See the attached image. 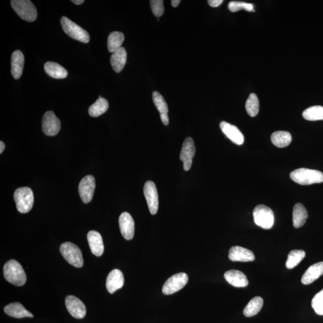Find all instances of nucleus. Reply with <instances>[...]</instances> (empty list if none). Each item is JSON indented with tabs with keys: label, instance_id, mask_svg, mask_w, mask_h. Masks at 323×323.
I'll return each instance as SVG.
<instances>
[{
	"label": "nucleus",
	"instance_id": "ea45409f",
	"mask_svg": "<svg viewBox=\"0 0 323 323\" xmlns=\"http://www.w3.org/2000/svg\"><path fill=\"white\" fill-rule=\"evenodd\" d=\"M72 2L75 5H80L84 2V0H73Z\"/></svg>",
	"mask_w": 323,
	"mask_h": 323
},
{
	"label": "nucleus",
	"instance_id": "393cba45",
	"mask_svg": "<svg viewBox=\"0 0 323 323\" xmlns=\"http://www.w3.org/2000/svg\"><path fill=\"white\" fill-rule=\"evenodd\" d=\"M307 209L301 203H296L293 210V224L295 228H299L304 225L308 219Z\"/></svg>",
	"mask_w": 323,
	"mask_h": 323
},
{
	"label": "nucleus",
	"instance_id": "4468645a",
	"mask_svg": "<svg viewBox=\"0 0 323 323\" xmlns=\"http://www.w3.org/2000/svg\"><path fill=\"white\" fill-rule=\"evenodd\" d=\"M119 223L122 236L127 240L133 239L135 232V223L133 218L127 212L121 214Z\"/></svg>",
	"mask_w": 323,
	"mask_h": 323
},
{
	"label": "nucleus",
	"instance_id": "f03ea898",
	"mask_svg": "<svg viewBox=\"0 0 323 323\" xmlns=\"http://www.w3.org/2000/svg\"><path fill=\"white\" fill-rule=\"evenodd\" d=\"M290 178L301 185H311L323 182V173L318 170L299 168L290 173Z\"/></svg>",
	"mask_w": 323,
	"mask_h": 323
},
{
	"label": "nucleus",
	"instance_id": "f257e3e1",
	"mask_svg": "<svg viewBox=\"0 0 323 323\" xmlns=\"http://www.w3.org/2000/svg\"><path fill=\"white\" fill-rule=\"evenodd\" d=\"M3 274L7 281L17 286L25 284L26 276L21 265L15 260H10L5 263Z\"/></svg>",
	"mask_w": 323,
	"mask_h": 323
},
{
	"label": "nucleus",
	"instance_id": "7ed1b4c3",
	"mask_svg": "<svg viewBox=\"0 0 323 323\" xmlns=\"http://www.w3.org/2000/svg\"><path fill=\"white\" fill-rule=\"evenodd\" d=\"M11 5L18 16L25 21L32 22L37 18V11L33 3L29 0H12Z\"/></svg>",
	"mask_w": 323,
	"mask_h": 323
},
{
	"label": "nucleus",
	"instance_id": "c85d7f7f",
	"mask_svg": "<svg viewBox=\"0 0 323 323\" xmlns=\"http://www.w3.org/2000/svg\"><path fill=\"white\" fill-rule=\"evenodd\" d=\"M125 37L123 33L118 32L111 33L107 40L108 51L113 53L121 49Z\"/></svg>",
	"mask_w": 323,
	"mask_h": 323
},
{
	"label": "nucleus",
	"instance_id": "bb28decb",
	"mask_svg": "<svg viewBox=\"0 0 323 323\" xmlns=\"http://www.w3.org/2000/svg\"><path fill=\"white\" fill-rule=\"evenodd\" d=\"M271 141L274 145L279 148H284L290 145L292 137L290 132L287 131H276L271 135Z\"/></svg>",
	"mask_w": 323,
	"mask_h": 323
},
{
	"label": "nucleus",
	"instance_id": "473e14b6",
	"mask_svg": "<svg viewBox=\"0 0 323 323\" xmlns=\"http://www.w3.org/2000/svg\"><path fill=\"white\" fill-rule=\"evenodd\" d=\"M246 109L251 117H255L258 114L259 111V101L256 94L253 93L250 95L246 101Z\"/></svg>",
	"mask_w": 323,
	"mask_h": 323
},
{
	"label": "nucleus",
	"instance_id": "9b49d317",
	"mask_svg": "<svg viewBox=\"0 0 323 323\" xmlns=\"http://www.w3.org/2000/svg\"><path fill=\"white\" fill-rule=\"evenodd\" d=\"M42 129L47 136H55L61 129V122L53 111H47L42 120Z\"/></svg>",
	"mask_w": 323,
	"mask_h": 323
},
{
	"label": "nucleus",
	"instance_id": "aec40b11",
	"mask_svg": "<svg viewBox=\"0 0 323 323\" xmlns=\"http://www.w3.org/2000/svg\"><path fill=\"white\" fill-rule=\"evenodd\" d=\"M24 63V56L21 51L15 50L11 58V73L15 79L18 80L21 77Z\"/></svg>",
	"mask_w": 323,
	"mask_h": 323
},
{
	"label": "nucleus",
	"instance_id": "c756f323",
	"mask_svg": "<svg viewBox=\"0 0 323 323\" xmlns=\"http://www.w3.org/2000/svg\"><path fill=\"white\" fill-rule=\"evenodd\" d=\"M109 104L104 98H99L89 108V113L92 117L97 118L103 114L108 109Z\"/></svg>",
	"mask_w": 323,
	"mask_h": 323
},
{
	"label": "nucleus",
	"instance_id": "2eb2a0df",
	"mask_svg": "<svg viewBox=\"0 0 323 323\" xmlns=\"http://www.w3.org/2000/svg\"><path fill=\"white\" fill-rule=\"evenodd\" d=\"M220 127L223 133L233 143L239 145L244 143V135L236 126L223 121L221 122Z\"/></svg>",
	"mask_w": 323,
	"mask_h": 323
},
{
	"label": "nucleus",
	"instance_id": "cd10ccee",
	"mask_svg": "<svg viewBox=\"0 0 323 323\" xmlns=\"http://www.w3.org/2000/svg\"><path fill=\"white\" fill-rule=\"evenodd\" d=\"M263 305V299L260 297H254L244 308L243 314L247 317L256 315L261 310Z\"/></svg>",
	"mask_w": 323,
	"mask_h": 323
},
{
	"label": "nucleus",
	"instance_id": "9d476101",
	"mask_svg": "<svg viewBox=\"0 0 323 323\" xmlns=\"http://www.w3.org/2000/svg\"><path fill=\"white\" fill-rule=\"evenodd\" d=\"M144 194L150 212L155 215L157 213L159 208V197L154 182L148 181L145 183Z\"/></svg>",
	"mask_w": 323,
	"mask_h": 323
},
{
	"label": "nucleus",
	"instance_id": "412c9836",
	"mask_svg": "<svg viewBox=\"0 0 323 323\" xmlns=\"http://www.w3.org/2000/svg\"><path fill=\"white\" fill-rule=\"evenodd\" d=\"M323 275V261L309 267L302 278V283L305 285L310 284Z\"/></svg>",
	"mask_w": 323,
	"mask_h": 323
},
{
	"label": "nucleus",
	"instance_id": "dca6fc26",
	"mask_svg": "<svg viewBox=\"0 0 323 323\" xmlns=\"http://www.w3.org/2000/svg\"><path fill=\"white\" fill-rule=\"evenodd\" d=\"M229 258L231 261L248 262L255 259L254 253L251 250L240 246L231 248L229 253Z\"/></svg>",
	"mask_w": 323,
	"mask_h": 323
},
{
	"label": "nucleus",
	"instance_id": "20e7f679",
	"mask_svg": "<svg viewBox=\"0 0 323 323\" xmlns=\"http://www.w3.org/2000/svg\"><path fill=\"white\" fill-rule=\"evenodd\" d=\"M14 199L17 210L23 214L30 212L34 204V195L32 190L28 187H23L16 190Z\"/></svg>",
	"mask_w": 323,
	"mask_h": 323
},
{
	"label": "nucleus",
	"instance_id": "423d86ee",
	"mask_svg": "<svg viewBox=\"0 0 323 323\" xmlns=\"http://www.w3.org/2000/svg\"><path fill=\"white\" fill-rule=\"evenodd\" d=\"M60 252L65 259L74 267H83L82 253L76 245L69 242L64 243L61 244Z\"/></svg>",
	"mask_w": 323,
	"mask_h": 323
},
{
	"label": "nucleus",
	"instance_id": "ddd939ff",
	"mask_svg": "<svg viewBox=\"0 0 323 323\" xmlns=\"http://www.w3.org/2000/svg\"><path fill=\"white\" fill-rule=\"evenodd\" d=\"M66 305L68 311L77 319H82L86 314L85 305L79 299L74 296H68L66 298Z\"/></svg>",
	"mask_w": 323,
	"mask_h": 323
},
{
	"label": "nucleus",
	"instance_id": "f3484780",
	"mask_svg": "<svg viewBox=\"0 0 323 323\" xmlns=\"http://www.w3.org/2000/svg\"><path fill=\"white\" fill-rule=\"evenodd\" d=\"M124 277L122 272L118 269L111 271L106 281V287L110 293H113L124 286Z\"/></svg>",
	"mask_w": 323,
	"mask_h": 323
},
{
	"label": "nucleus",
	"instance_id": "e433bc0d",
	"mask_svg": "<svg viewBox=\"0 0 323 323\" xmlns=\"http://www.w3.org/2000/svg\"><path fill=\"white\" fill-rule=\"evenodd\" d=\"M223 2V0H210L208 1L209 5L212 8L219 7Z\"/></svg>",
	"mask_w": 323,
	"mask_h": 323
},
{
	"label": "nucleus",
	"instance_id": "f704fd0d",
	"mask_svg": "<svg viewBox=\"0 0 323 323\" xmlns=\"http://www.w3.org/2000/svg\"><path fill=\"white\" fill-rule=\"evenodd\" d=\"M311 305L316 314L323 315V290L315 295L312 299Z\"/></svg>",
	"mask_w": 323,
	"mask_h": 323
},
{
	"label": "nucleus",
	"instance_id": "c9c22d12",
	"mask_svg": "<svg viewBox=\"0 0 323 323\" xmlns=\"http://www.w3.org/2000/svg\"><path fill=\"white\" fill-rule=\"evenodd\" d=\"M150 3L153 13L156 17L159 18L164 14V6L163 0H152Z\"/></svg>",
	"mask_w": 323,
	"mask_h": 323
},
{
	"label": "nucleus",
	"instance_id": "f8f14e48",
	"mask_svg": "<svg viewBox=\"0 0 323 323\" xmlns=\"http://www.w3.org/2000/svg\"><path fill=\"white\" fill-rule=\"evenodd\" d=\"M95 189V180L91 175L85 176L81 180L79 186V193L84 203H90L93 198Z\"/></svg>",
	"mask_w": 323,
	"mask_h": 323
},
{
	"label": "nucleus",
	"instance_id": "0eeeda50",
	"mask_svg": "<svg viewBox=\"0 0 323 323\" xmlns=\"http://www.w3.org/2000/svg\"><path fill=\"white\" fill-rule=\"evenodd\" d=\"M253 218L256 225L264 229H270L274 226V215L273 210L265 205L255 207Z\"/></svg>",
	"mask_w": 323,
	"mask_h": 323
},
{
	"label": "nucleus",
	"instance_id": "58836bf2",
	"mask_svg": "<svg viewBox=\"0 0 323 323\" xmlns=\"http://www.w3.org/2000/svg\"><path fill=\"white\" fill-rule=\"evenodd\" d=\"M6 145L3 141H0V154H2L3 151H5Z\"/></svg>",
	"mask_w": 323,
	"mask_h": 323
},
{
	"label": "nucleus",
	"instance_id": "2f4dec72",
	"mask_svg": "<svg viewBox=\"0 0 323 323\" xmlns=\"http://www.w3.org/2000/svg\"><path fill=\"white\" fill-rule=\"evenodd\" d=\"M306 253L304 250H294L290 251L288 255L286 261V267L288 269H293L304 259Z\"/></svg>",
	"mask_w": 323,
	"mask_h": 323
},
{
	"label": "nucleus",
	"instance_id": "1a4fd4ad",
	"mask_svg": "<svg viewBox=\"0 0 323 323\" xmlns=\"http://www.w3.org/2000/svg\"><path fill=\"white\" fill-rule=\"evenodd\" d=\"M195 151V145L193 139L191 137L187 138L183 142L180 155V159L183 163V168L186 171L191 168Z\"/></svg>",
	"mask_w": 323,
	"mask_h": 323
},
{
	"label": "nucleus",
	"instance_id": "72a5a7b5",
	"mask_svg": "<svg viewBox=\"0 0 323 323\" xmlns=\"http://www.w3.org/2000/svg\"><path fill=\"white\" fill-rule=\"evenodd\" d=\"M228 8L230 12H236L239 10L244 9L248 12H254V5L251 3L241 2H230Z\"/></svg>",
	"mask_w": 323,
	"mask_h": 323
},
{
	"label": "nucleus",
	"instance_id": "6ab92c4d",
	"mask_svg": "<svg viewBox=\"0 0 323 323\" xmlns=\"http://www.w3.org/2000/svg\"><path fill=\"white\" fill-rule=\"evenodd\" d=\"M227 283L234 287H246L249 285V281L246 275L242 272L237 270H230L224 275Z\"/></svg>",
	"mask_w": 323,
	"mask_h": 323
},
{
	"label": "nucleus",
	"instance_id": "b1692460",
	"mask_svg": "<svg viewBox=\"0 0 323 323\" xmlns=\"http://www.w3.org/2000/svg\"><path fill=\"white\" fill-rule=\"evenodd\" d=\"M127 53L124 47L112 54L110 63L115 72H121L127 63Z\"/></svg>",
	"mask_w": 323,
	"mask_h": 323
},
{
	"label": "nucleus",
	"instance_id": "a211bd4d",
	"mask_svg": "<svg viewBox=\"0 0 323 323\" xmlns=\"http://www.w3.org/2000/svg\"><path fill=\"white\" fill-rule=\"evenodd\" d=\"M87 238L92 253L98 257L102 256L104 247L101 234L97 231L91 230L88 232Z\"/></svg>",
	"mask_w": 323,
	"mask_h": 323
},
{
	"label": "nucleus",
	"instance_id": "39448f33",
	"mask_svg": "<svg viewBox=\"0 0 323 323\" xmlns=\"http://www.w3.org/2000/svg\"><path fill=\"white\" fill-rule=\"evenodd\" d=\"M61 25H62L64 32L67 35L74 40L79 41L80 42L87 43L90 42V37L89 34L76 23L63 16L61 19Z\"/></svg>",
	"mask_w": 323,
	"mask_h": 323
},
{
	"label": "nucleus",
	"instance_id": "4be33fe9",
	"mask_svg": "<svg viewBox=\"0 0 323 323\" xmlns=\"http://www.w3.org/2000/svg\"><path fill=\"white\" fill-rule=\"evenodd\" d=\"M153 101L160 113L162 123L165 125L169 124L168 107L162 95L158 92L153 93Z\"/></svg>",
	"mask_w": 323,
	"mask_h": 323
},
{
	"label": "nucleus",
	"instance_id": "a878e982",
	"mask_svg": "<svg viewBox=\"0 0 323 323\" xmlns=\"http://www.w3.org/2000/svg\"><path fill=\"white\" fill-rule=\"evenodd\" d=\"M45 72L49 76L56 79H65L67 77V71L60 64L53 62H47L45 64Z\"/></svg>",
	"mask_w": 323,
	"mask_h": 323
},
{
	"label": "nucleus",
	"instance_id": "7c9ffc66",
	"mask_svg": "<svg viewBox=\"0 0 323 323\" xmlns=\"http://www.w3.org/2000/svg\"><path fill=\"white\" fill-rule=\"evenodd\" d=\"M302 116L305 120L309 121H317L323 120V107L317 105L309 107L305 110Z\"/></svg>",
	"mask_w": 323,
	"mask_h": 323
},
{
	"label": "nucleus",
	"instance_id": "6e6552de",
	"mask_svg": "<svg viewBox=\"0 0 323 323\" xmlns=\"http://www.w3.org/2000/svg\"><path fill=\"white\" fill-rule=\"evenodd\" d=\"M188 275L180 273L168 279L163 286L162 292L165 295H172L181 290L188 283Z\"/></svg>",
	"mask_w": 323,
	"mask_h": 323
},
{
	"label": "nucleus",
	"instance_id": "4c0bfd02",
	"mask_svg": "<svg viewBox=\"0 0 323 323\" xmlns=\"http://www.w3.org/2000/svg\"><path fill=\"white\" fill-rule=\"evenodd\" d=\"M171 2L173 8H177L180 5V3H181V1H180V0H172Z\"/></svg>",
	"mask_w": 323,
	"mask_h": 323
},
{
	"label": "nucleus",
	"instance_id": "5701e85b",
	"mask_svg": "<svg viewBox=\"0 0 323 323\" xmlns=\"http://www.w3.org/2000/svg\"><path fill=\"white\" fill-rule=\"evenodd\" d=\"M5 313L10 317L16 318H22L25 317L33 318L34 315L23 307V306L18 302L10 304L6 306L4 309Z\"/></svg>",
	"mask_w": 323,
	"mask_h": 323
}]
</instances>
